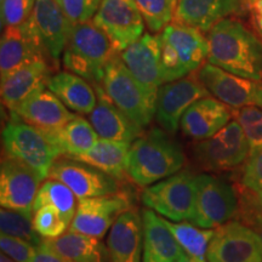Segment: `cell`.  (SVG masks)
I'll list each match as a JSON object with an SVG mask.
<instances>
[{
  "label": "cell",
  "instance_id": "6da1fadb",
  "mask_svg": "<svg viewBox=\"0 0 262 262\" xmlns=\"http://www.w3.org/2000/svg\"><path fill=\"white\" fill-rule=\"evenodd\" d=\"M208 62L239 77L262 83V40L244 24L225 18L208 32Z\"/></svg>",
  "mask_w": 262,
  "mask_h": 262
},
{
  "label": "cell",
  "instance_id": "7a4b0ae2",
  "mask_svg": "<svg viewBox=\"0 0 262 262\" xmlns=\"http://www.w3.org/2000/svg\"><path fill=\"white\" fill-rule=\"evenodd\" d=\"M185 163L181 145L171 134L155 127L131 143L127 176L140 187H148L181 171Z\"/></svg>",
  "mask_w": 262,
  "mask_h": 262
},
{
  "label": "cell",
  "instance_id": "3957f363",
  "mask_svg": "<svg viewBox=\"0 0 262 262\" xmlns=\"http://www.w3.org/2000/svg\"><path fill=\"white\" fill-rule=\"evenodd\" d=\"M118 52L110 38L93 21L75 24L62 55L66 71L80 75L94 85H101L103 71Z\"/></svg>",
  "mask_w": 262,
  "mask_h": 262
},
{
  "label": "cell",
  "instance_id": "277c9868",
  "mask_svg": "<svg viewBox=\"0 0 262 262\" xmlns=\"http://www.w3.org/2000/svg\"><path fill=\"white\" fill-rule=\"evenodd\" d=\"M160 41L164 84L195 73L208 61V38L199 29L172 21L162 31Z\"/></svg>",
  "mask_w": 262,
  "mask_h": 262
},
{
  "label": "cell",
  "instance_id": "5b68a950",
  "mask_svg": "<svg viewBox=\"0 0 262 262\" xmlns=\"http://www.w3.org/2000/svg\"><path fill=\"white\" fill-rule=\"evenodd\" d=\"M100 86L137 126L147 127L156 117L157 101L130 73L119 55L108 62Z\"/></svg>",
  "mask_w": 262,
  "mask_h": 262
},
{
  "label": "cell",
  "instance_id": "8992f818",
  "mask_svg": "<svg viewBox=\"0 0 262 262\" xmlns=\"http://www.w3.org/2000/svg\"><path fill=\"white\" fill-rule=\"evenodd\" d=\"M2 140L5 156L28 165L42 181L49 178L58 155L40 129L10 112L8 122L3 127Z\"/></svg>",
  "mask_w": 262,
  "mask_h": 262
},
{
  "label": "cell",
  "instance_id": "52a82bcc",
  "mask_svg": "<svg viewBox=\"0 0 262 262\" xmlns=\"http://www.w3.org/2000/svg\"><path fill=\"white\" fill-rule=\"evenodd\" d=\"M195 176L187 169L181 170L146 187L141 194V201L143 205L164 216L166 220L191 221L194 214Z\"/></svg>",
  "mask_w": 262,
  "mask_h": 262
},
{
  "label": "cell",
  "instance_id": "ba28073f",
  "mask_svg": "<svg viewBox=\"0 0 262 262\" xmlns=\"http://www.w3.org/2000/svg\"><path fill=\"white\" fill-rule=\"evenodd\" d=\"M26 26L51 67L57 66L73 28L63 9L54 0H35L34 9Z\"/></svg>",
  "mask_w": 262,
  "mask_h": 262
},
{
  "label": "cell",
  "instance_id": "9c48e42d",
  "mask_svg": "<svg viewBox=\"0 0 262 262\" xmlns=\"http://www.w3.org/2000/svg\"><path fill=\"white\" fill-rule=\"evenodd\" d=\"M238 199L233 187L217 176H195L194 214L191 224L201 228L220 227L237 214Z\"/></svg>",
  "mask_w": 262,
  "mask_h": 262
},
{
  "label": "cell",
  "instance_id": "30bf717a",
  "mask_svg": "<svg viewBox=\"0 0 262 262\" xmlns=\"http://www.w3.org/2000/svg\"><path fill=\"white\" fill-rule=\"evenodd\" d=\"M250 146L237 120H231L210 139L198 141L193 148L196 164L206 171H228L247 162Z\"/></svg>",
  "mask_w": 262,
  "mask_h": 262
},
{
  "label": "cell",
  "instance_id": "8fae6325",
  "mask_svg": "<svg viewBox=\"0 0 262 262\" xmlns=\"http://www.w3.org/2000/svg\"><path fill=\"white\" fill-rule=\"evenodd\" d=\"M91 21L119 54L145 34V19L135 0H102Z\"/></svg>",
  "mask_w": 262,
  "mask_h": 262
},
{
  "label": "cell",
  "instance_id": "7c38bea8",
  "mask_svg": "<svg viewBox=\"0 0 262 262\" xmlns=\"http://www.w3.org/2000/svg\"><path fill=\"white\" fill-rule=\"evenodd\" d=\"M208 262H262V239L250 226L228 221L215 229Z\"/></svg>",
  "mask_w": 262,
  "mask_h": 262
},
{
  "label": "cell",
  "instance_id": "4fadbf2b",
  "mask_svg": "<svg viewBox=\"0 0 262 262\" xmlns=\"http://www.w3.org/2000/svg\"><path fill=\"white\" fill-rule=\"evenodd\" d=\"M195 73L211 96L232 110L247 106L262 108V83L260 81L229 73L209 62Z\"/></svg>",
  "mask_w": 262,
  "mask_h": 262
},
{
  "label": "cell",
  "instance_id": "5bb4252c",
  "mask_svg": "<svg viewBox=\"0 0 262 262\" xmlns=\"http://www.w3.org/2000/svg\"><path fill=\"white\" fill-rule=\"evenodd\" d=\"M211 96L196 73L170 81L159 88L156 103V120L160 129L175 134L186 111L201 98Z\"/></svg>",
  "mask_w": 262,
  "mask_h": 262
},
{
  "label": "cell",
  "instance_id": "9a60e30c",
  "mask_svg": "<svg viewBox=\"0 0 262 262\" xmlns=\"http://www.w3.org/2000/svg\"><path fill=\"white\" fill-rule=\"evenodd\" d=\"M41 182L40 176L28 165L8 156L3 157L0 168L2 208L32 215Z\"/></svg>",
  "mask_w": 262,
  "mask_h": 262
},
{
  "label": "cell",
  "instance_id": "2e32d148",
  "mask_svg": "<svg viewBox=\"0 0 262 262\" xmlns=\"http://www.w3.org/2000/svg\"><path fill=\"white\" fill-rule=\"evenodd\" d=\"M49 178L68 186L78 199L113 195L119 191L118 180L89 164L70 158L55 160Z\"/></svg>",
  "mask_w": 262,
  "mask_h": 262
},
{
  "label": "cell",
  "instance_id": "e0dca14e",
  "mask_svg": "<svg viewBox=\"0 0 262 262\" xmlns=\"http://www.w3.org/2000/svg\"><path fill=\"white\" fill-rule=\"evenodd\" d=\"M130 202L124 194L78 199V208L70 231L95 238H103L120 215L129 210Z\"/></svg>",
  "mask_w": 262,
  "mask_h": 262
},
{
  "label": "cell",
  "instance_id": "ac0fdd59",
  "mask_svg": "<svg viewBox=\"0 0 262 262\" xmlns=\"http://www.w3.org/2000/svg\"><path fill=\"white\" fill-rule=\"evenodd\" d=\"M130 73L157 101L162 78V41L160 34L145 33L139 40L119 54Z\"/></svg>",
  "mask_w": 262,
  "mask_h": 262
},
{
  "label": "cell",
  "instance_id": "d6986e66",
  "mask_svg": "<svg viewBox=\"0 0 262 262\" xmlns=\"http://www.w3.org/2000/svg\"><path fill=\"white\" fill-rule=\"evenodd\" d=\"M233 120V110L217 98H201L186 111L180 122L185 136L194 141L210 139Z\"/></svg>",
  "mask_w": 262,
  "mask_h": 262
},
{
  "label": "cell",
  "instance_id": "ffe728a7",
  "mask_svg": "<svg viewBox=\"0 0 262 262\" xmlns=\"http://www.w3.org/2000/svg\"><path fill=\"white\" fill-rule=\"evenodd\" d=\"M110 262H142L143 220L139 209H129L118 217L107 238Z\"/></svg>",
  "mask_w": 262,
  "mask_h": 262
},
{
  "label": "cell",
  "instance_id": "44dd1931",
  "mask_svg": "<svg viewBox=\"0 0 262 262\" xmlns=\"http://www.w3.org/2000/svg\"><path fill=\"white\" fill-rule=\"evenodd\" d=\"M12 112L41 131L60 129L77 117L47 86L32 94Z\"/></svg>",
  "mask_w": 262,
  "mask_h": 262
},
{
  "label": "cell",
  "instance_id": "7402d4cb",
  "mask_svg": "<svg viewBox=\"0 0 262 262\" xmlns=\"http://www.w3.org/2000/svg\"><path fill=\"white\" fill-rule=\"evenodd\" d=\"M243 0H176L173 22L208 33L222 19L242 12Z\"/></svg>",
  "mask_w": 262,
  "mask_h": 262
},
{
  "label": "cell",
  "instance_id": "603a6c76",
  "mask_svg": "<svg viewBox=\"0 0 262 262\" xmlns=\"http://www.w3.org/2000/svg\"><path fill=\"white\" fill-rule=\"evenodd\" d=\"M97 104L89 114L91 125L98 137L112 141L133 143L143 134L142 127L137 126L112 102L100 85H95Z\"/></svg>",
  "mask_w": 262,
  "mask_h": 262
},
{
  "label": "cell",
  "instance_id": "cb8c5ba5",
  "mask_svg": "<svg viewBox=\"0 0 262 262\" xmlns=\"http://www.w3.org/2000/svg\"><path fill=\"white\" fill-rule=\"evenodd\" d=\"M51 64L44 58H38L22 66L2 79V102L10 112L15 111L26 98L47 86Z\"/></svg>",
  "mask_w": 262,
  "mask_h": 262
},
{
  "label": "cell",
  "instance_id": "d4e9b609",
  "mask_svg": "<svg viewBox=\"0 0 262 262\" xmlns=\"http://www.w3.org/2000/svg\"><path fill=\"white\" fill-rule=\"evenodd\" d=\"M44 57L42 52L29 33L26 22L3 29L0 40V74L2 79L29 62Z\"/></svg>",
  "mask_w": 262,
  "mask_h": 262
},
{
  "label": "cell",
  "instance_id": "484cf974",
  "mask_svg": "<svg viewBox=\"0 0 262 262\" xmlns=\"http://www.w3.org/2000/svg\"><path fill=\"white\" fill-rule=\"evenodd\" d=\"M142 262H176L185 251L180 247L164 220L150 209L142 210Z\"/></svg>",
  "mask_w": 262,
  "mask_h": 262
},
{
  "label": "cell",
  "instance_id": "4316f807",
  "mask_svg": "<svg viewBox=\"0 0 262 262\" xmlns=\"http://www.w3.org/2000/svg\"><path fill=\"white\" fill-rule=\"evenodd\" d=\"M47 88L60 98L68 110L81 116L90 114L97 104V94L93 84L70 71L51 74Z\"/></svg>",
  "mask_w": 262,
  "mask_h": 262
},
{
  "label": "cell",
  "instance_id": "83f0119b",
  "mask_svg": "<svg viewBox=\"0 0 262 262\" xmlns=\"http://www.w3.org/2000/svg\"><path fill=\"white\" fill-rule=\"evenodd\" d=\"M131 143L100 139L88 152L70 159L89 164L118 181L127 176V158Z\"/></svg>",
  "mask_w": 262,
  "mask_h": 262
},
{
  "label": "cell",
  "instance_id": "f1b7e54d",
  "mask_svg": "<svg viewBox=\"0 0 262 262\" xmlns=\"http://www.w3.org/2000/svg\"><path fill=\"white\" fill-rule=\"evenodd\" d=\"M42 133L56 149L58 157L64 156L66 158L83 155L98 141L94 126L81 117H75L60 129Z\"/></svg>",
  "mask_w": 262,
  "mask_h": 262
},
{
  "label": "cell",
  "instance_id": "f546056e",
  "mask_svg": "<svg viewBox=\"0 0 262 262\" xmlns=\"http://www.w3.org/2000/svg\"><path fill=\"white\" fill-rule=\"evenodd\" d=\"M42 243L70 262H110L107 245L90 235L70 231L56 239H44Z\"/></svg>",
  "mask_w": 262,
  "mask_h": 262
},
{
  "label": "cell",
  "instance_id": "4dcf8cb0",
  "mask_svg": "<svg viewBox=\"0 0 262 262\" xmlns=\"http://www.w3.org/2000/svg\"><path fill=\"white\" fill-rule=\"evenodd\" d=\"M164 224L170 229L171 234L175 237L180 247L185 251V254L202 262L206 261V254L210 241L214 235L215 229L201 228L193 224L187 222H176L172 224L166 219H163Z\"/></svg>",
  "mask_w": 262,
  "mask_h": 262
},
{
  "label": "cell",
  "instance_id": "1f68e13d",
  "mask_svg": "<svg viewBox=\"0 0 262 262\" xmlns=\"http://www.w3.org/2000/svg\"><path fill=\"white\" fill-rule=\"evenodd\" d=\"M42 206H52L68 224H72L77 212V196L73 191L57 180H47L39 188L34 201V211Z\"/></svg>",
  "mask_w": 262,
  "mask_h": 262
},
{
  "label": "cell",
  "instance_id": "d6a6232c",
  "mask_svg": "<svg viewBox=\"0 0 262 262\" xmlns=\"http://www.w3.org/2000/svg\"><path fill=\"white\" fill-rule=\"evenodd\" d=\"M0 228L2 234L24 239L35 247H39L44 241L33 227L32 215L24 212L3 208L0 211Z\"/></svg>",
  "mask_w": 262,
  "mask_h": 262
},
{
  "label": "cell",
  "instance_id": "836d02e7",
  "mask_svg": "<svg viewBox=\"0 0 262 262\" xmlns=\"http://www.w3.org/2000/svg\"><path fill=\"white\" fill-rule=\"evenodd\" d=\"M145 24L152 33L163 31L173 19L172 0H135Z\"/></svg>",
  "mask_w": 262,
  "mask_h": 262
},
{
  "label": "cell",
  "instance_id": "e575fe53",
  "mask_svg": "<svg viewBox=\"0 0 262 262\" xmlns=\"http://www.w3.org/2000/svg\"><path fill=\"white\" fill-rule=\"evenodd\" d=\"M233 119L237 120L247 137L250 155L262 148V108L247 106L233 110Z\"/></svg>",
  "mask_w": 262,
  "mask_h": 262
},
{
  "label": "cell",
  "instance_id": "d590c367",
  "mask_svg": "<svg viewBox=\"0 0 262 262\" xmlns=\"http://www.w3.org/2000/svg\"><path fill=\"white\" fill-rule=\"evenodd\" d=\"M70 224L52 206H42L35 210L33 216V227L44 239H56L64 234Z\"/></svg>",
  "mask_w": 262,
  "mask_h": 262
},
{
  "label": "cell",
  "instance_id": "8d00e7d4",
  "mask_svg": "<svg viewBox=\"0 0 262 262\" xmlns=\"http://www.w3.org/2000/svg\"><path fill=\"white\" fill-rule=\"evenodd\" d=\"M35 0H4L2 3V27L21 26L31 17Z\"/></svg>",
  "mask_w": 262,
  "mask_h": 262
},
{
  "label": "cell",
  "instance_id": "74e56055",
  "mask_svg": "<svg viewBox=\"0 0 262 262\" xmlns=\"http://www.w3.org/2000/svg\"><path fill=\"white\" fill-rule=\"evenodd\" d=\"M101 2L102 0H63L62 9L72 24H81L94 18Z\"/></svg>",
  "mask_w": 262,
  "mask_h": 262
},
{
  "label": "cell",
  "instance_id": "f35d334b",
  "mask_svg": "<svg viewBox=\"0 0 262 262\" xmlns=\"http://www.w3.org/2000/svg\"><path fill=\"white\" fill-rule=\"evenodd\" d=\"M0 248L3 254L8 255L16 262H32L37 253V247L29 242L5 234H2L0 238Z\"/></svg>",
  "mask_w": 262,
  "mask_h": 262
},
{
  "label": "cell",
  "instance_id": "ab89813d",
  "mask_svg": "<svg viewBox=\"0 0 262 262\" xmlns=\"http://www.w3.org/2000/svg\"><path fill=\"white\" fill-rule=\"evenodd\" d=\"M242 185L255 194L262 192V148L249 156L242 176Z\"/></svg>",
  "mask_w": 262,
  "mask_h": 262
},
{
  "label": "cell",
  "instance_id": "60d3db41",
  "mask_svg": "<svg viewBox=\"0 0 262 262\" xmlns=\"http://www.w3.org/2000/svg\"><path fill=\"white\" fill-rule=\"evenodd\" d=\"M32 262H70L66 260L60 255L48 248L44 243H41L39 247H37V253H35L34 257H33Z\"/></svg>",
  "mask_w": 262,
  "mask_h": 262
},
{
  "label": "cell",
  "instance_id": "b9f144b4",
  "mask_svg": "<svg viewBox=\"0 0 262 262\" xmlns=\"http://www.w3.org/2000/svg\"><path fill=\"white\" fill-rule=\"evenodd\" d=\"M249 12H250V19L253 24L255 31L262 39V0H256L253 4L248 6Z\"/></svg>",
  "mask_w": 262,
  "mask_h": 262
},
{
  "label": "cell",
  "instance_id": "7bdbcfd3",
  "mask_svg": "<svg viewBox=\"0 0 262 262\" xmlns=\"http://www.w3.org/2000/svg\"><path fill=\"white\" fill-rule=\"evenodd\" d=\"M249 214H251L250 217L248 219L249 222H250V227L254 228L262 239V214L261 212H255V211L249 212Z\"/></svg>",
  "mask_w": 262,
  "mask_h": 262
},
{
  "label": "cell",
  "instance_id": "ee69618b",
  "mask_svg": "<svg viewBox=\"0 0 262 262\" xmlns=\"http://www.w3.org/2000/svg\"><path fill=\"white\" fill-rule=\"evenodd\" d=\"M176 262H202V261H198V260H195V258H193V257L189 256V255H187V254H185V253H183L182 256L180 257L179 260L176 261Z\"/></svg>",
  "mask_w": 262,
  "mask_h": 262
},
{
  "label": "cell",
  "instance_id": "f6af8a7d",
  "mask_svg": "<svg viewBox=\"0 0 262 262\" xmlns=\"http://www.w3.org/2000/svg\"><path fill=\"white\" fill-rule=\"evenodd\" d=\"M0 262H16V261L12 260L11 257H9L8 255L2 254V256H0Z\"/></svg>",
  "mask_w": 262,
  "mask_h": 262
},
{
  "label": "cell",
  "instance_id": "bcb514c9",
  "mask_svg": "<svg viewBox=\"0 0 262 262\" xmlns=\"http://www.w3.org/2000/svg\"><path fill=\"white\" fill-rule=\"evenodd\" d=\"M254 2H256V0H243V3L245 4V6H247V8H248V6L250 5V4H253Z\"/></svg>",
  "mask_w": 262,
  "mask_h": 262
},
{
  "label": "cell",
  "instance_id": "7dc6e473",
  "mask_svg": "<svg viewBox=\"0 0 262 262\" xmlns=\"http://www.w3.org/2000/svg\"><path fill=\"white\" fill-rule=\"evenodd\" d=\"M257 201H258V205L262 206V192L257 194Z\"/></svg>",
  "mask_w": 262,
  "mask_h": 262
},
{
  "label": "cell",
  "instance_id": "c3c4849f",
  "mask_svg": "<svg viewBox=\"0 0 262 262\" xmlns=\"http://www.w3.org/2000/svg\"><path fill=\"white\" fill-rule=\"evenodd\" d=\"M54 2H56L57 4L61 6V8H62V5H63V0H54Z\"/></svg>",
  "mask_w": 262,
  "mask_h": 262
},
{
  "label": "cell",
  "instance_id": "681fc988",
  "mask_svg": "<svg viewBox=\"0 0 262 262\" xmlns=\"http://www.w3.org/2000/svg\"><path fill=\"white\" fill-rule=\"evenodd\" d=\"M172 3H173V6H175V4H176V0H172Z\"/></svg>",
  "mask_w": 262,
  "mask_h": 262
},
{
  "label": "cell",
  "instance_id": "f907efd6",
  "mask_svg": "<svg viewBox=\"0 0 262 262\" xmlns=\"http://www.w3.org/2000/svg\"><path fill=\"white\" fill-rule=\"evenodd\" d=\"M3 2H4V0H0V4H2V3H3Z\"/></svg>",
  "mask_w": 262,
  "mask_h": 262
}]
</instances>
